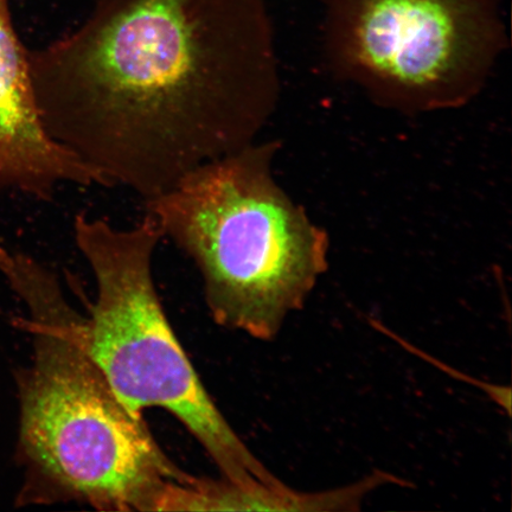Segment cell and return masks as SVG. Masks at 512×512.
Instances as JSON below:
<instances>
[{"label": "cell", "instance_id": "obj_3", "mask_svg": "<svg viewBox=\"0 0 512 512\" xmlns=\"http://www.w3.org/2000/svg\"><path fill=\"white\" fill-rule=\"evenodd\" d=\"M277 140L204 164L145 201L195 262L217 324L272 341L329 267V235L273 175Z\"/></svg>", "mask_w": 512, "mask_h": 512}, {"label": "cell", "instance_id": "obj_4", "mask_svg": "<svg viewBox=\"0 0 512 512\" xmlns=\"http://www.w3.org/2000/svg\"><path fill=\"white\" fill-rule=\"evenodd\" d=\"M73 229L98 287L87 316L89 350L119 400L139 419L149 408L174 415L236 488L284 489L224 419L166 319L152 272L164 239L157 221L145 213L119 229L82 211Z\"/></svg>", "mask_w": 512, "mask_h": 512}, {"label": "cell", "instance_id": "obj_1", "mask_svg": "<svg viewBox=\"0 0 512 512\" xmlns=\"http://www.w3.org/2000/svg\"><path fill=\"white\" fill-rule=\"evenodd\" d=\"M28 61L49 136L144 202L259 140L280 96L266 0H99Z\"/></svg>", "mask_w": 512, "mask_h": 512}, {"label": "cell", "instance_id": "obj_2", "mask_svg": "<svg viewBox=\"0 0 512 512\" xmlns=\"http://www.w3.org/2000/svg\"><path fill=\"white\" fill-rule=\"evenodd\" d=\"M0 271L28 309L34 344L18 369L17 505L82 503L101 511H163L189 475L166 456L144 419L114 393L89 350L87 316L59 278L30 256L0 248Z\"/></svg>", "mask_w": 512, "mask_h": 512}, {"label": "cell", "instance_id": "obj_5", "mask_svg": "<svg viewBox=\"0 0 512 512\" xmlns=\"http://www.w3.org/2000/svg\"><path fill=\"white\" fill-rule=\"evenodd\" d=\"M324 60L335 78L403 114L457 110L507 48L498 0H329Z\"/></svg>", "mask_w": 512, "mask_h": 512}, {"label": "cell", "instance_id": "obj_6", "mask_svg": "<svg viewBox=\"0 0 512 512\" xmlns=\"http://www.w3.org/2000/svg\"><path fill=\"white\" fill-rule=\"evenodd\" d=\"M0 183L48 200L64 184L113 188L44 128L32 88L28 50L0 0Z\"/></svg>", "mask_w": 512, "mask_h": 512}]
</instances>
